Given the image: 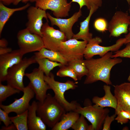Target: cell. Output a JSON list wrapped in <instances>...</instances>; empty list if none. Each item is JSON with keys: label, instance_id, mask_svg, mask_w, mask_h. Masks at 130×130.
<instances>
[{"label": "cell", "instance_id": "cell-24", "mask_svg": "<svg viewBox=\"0 0 130 130\" xmlns=\"http://www.w3.org/2000/svg\"><path fill=\"white\" fill-rule=\"evenodd\" d=\"M68 65L76 74L78 80H80L84 76H87L88 71L83 59L73 60L68 62Z\"/></svg>", "mask_w": 130, "mask_h": 130}, {"label": "cell", "instance_id": "cell-21", "mask_svg": "<svg viewBox=\"0 0 130 130\" xmlns=\"http://www.w3.org/2000/svg\"><path fill=\"white\" fill-rule=\"evenodd\" d=\"M80 117L79 114L74 111L67 112L60 120L52 128V130H67L71 127Z\"/></svg>", "mask_w": 130, "mask_h": 130}, {"label": "cell", "instance_id": "cell-38", "mask_svg": "<svg viewBox=\"0 0 130 130\" xmlns=\"http://www.w3.org/2000/svg\"><path fill=\"white\" fill-rule=\"evenodd\" d=\"M8 42L6 39L2 38L0 40V47H7Z\"/></svg>", "mask_w": 130, "mask_h": 130}, {"label": "cell", "instance_id": "cell-42", "mask_svg": "<svg viewBox=\"0 0 130 130\" xmlns=\"http://www.w3.org/2000/svg\"><path fill=\"white\" fill-rule=\"evenodd\" d=\"M128 4L130 5V0H126Z\"/></svg>", "mask_w": 130, "mask_h": 130}, {"label": "cell", "instance_id": "cell-43", "mask_svg": "<svg viewBox=\"0 0 130 130\" xmlns=\"http://www.w3.org/2000/svg\"><path fill=\"white\" fill-rule=\"evenodd\" d=\"M128 81L130 82V75L128 78Z\"/></svg>", "mask_w": 130, "mask_h": 130}, {"label": "cell", "instance_id": "cell-36", "mask_svg": "<svg viewBox=\"0 0 130 130\" xmlns=\"http://www.w3.org/2000/svg\"><path fill=\"white\" fill-rule=\"evenodd\" d=\"M12 51L11 48L9 47H0V55L6 54Z\"/></svg>", "mask_w": 130, "mask_h": 130}, {"label": "cell", "instance_id": "cell-41", "mask_svg": "<svg viewBox=\"0 0 130 130\" xmlns=\"http://www.w3.org/2000/svg\"><path fill=\"white\" fill-rule=\"evenodd\" d=\"M15 0H0L1 1L4 5H9L12 3L13 4Z\"/></svg>", "mask_w": 130, "mask_h": 130}, {"label": "cell", "instance_id": "cell-4", "mask_svg": "<svg viewBox=\"0 0 130 130\" xmlns=\"http://www.w3.org/2000/svg\"><path fill=\"white\" fill-rule=\"evenodd\" d=\"M34 55L29 58H25L18 63L9 68L8 71L6 81L7 84L23 92L25 87L23 78L27 68L33 64L36 63Z\"/></svg>", "mask_w": 130, "mask_h": 130}, {"label": "cell", "instance_id": "cell-26", "mask_svg": "<svg viewBox=\"0 0 130 130\" xmlns=\"http://www.w3.org/2000/svg\"><path fill=\"white\" fill-rule=\"evenodd\" d=\"M28 110L15 116L10 117L12 123L15 126L17 130H28L27 122Z\"/></svg>", "mask_w": 130, "mask_h": 130}, {"label": "cell", "instance_id": "cell-16", "mask_svg": "<svg viewBox=\"0 0 130 130\" xmlns=\"http://www.w3.org/2000/svg\"><path fill=\"white\" fill-rule=\"evenodd\" d=\"M114 87V95L117 101L115 113L117 115L121 110L130 112V83L125 82Z\"/></svg>", "mask_w": 130, "mask_h": 130}, {"label": "cell", "instance_id": "cell-9", "mask_svg": "<svg viewBox=\"0 0 130 130\" xmlns=\"http://www.w3.org/2000/svg\"><path fill=\"white\" fill-rule=\"evenodd\" d=\"M44 73L39 68H35L30 73L25 74L29 79V84L34 91L36 99L42 102L45 99L47 91L50 89L44 79Z\"/></svg>", "mask_w": 130, "mask_h": 130}, {"label": "cell", "instance_id": "cell-11", "mask_svg": "<svg viewBox=\"0 0 130 130\" xmlns=\"http://www.w3.org/2000/svg\"><path fill=\"white\" fill-rule=\"evenodd\" d=\"M130 25V15L128 12L116 11L108 24V30L110 36L117 37L128 32Z\"/></svg>", "mask_w": 130, "mask_h": 130}, {"label": "cell", "instance_id": "cell-23", "mask_svg": "<svg viewBox=\"0 0 130 130\" xmlns=\"http://www.w3.org/2000/svg\"><path fill=\"white\" fill-rule=\"evenodd\" d=\"M36 59L46 58L50 60L56 61L62 65H67L68 62L58 51L48 49L45 47L40 51L34 53Z\"/></svg>", "mask_w": 130, "mask_h": 130}, {"label": "cell", "instance_id": "cell-8", "mask_svg": "<svg viewBox=\"0 0 130 130\" xmlns=\"http://www.w3.org/2000/svg\"><path fill=\"white\" fill-rule=\"evenodd\" d=\"M88 42L73 38L61 41L58 52L68 62L75 59H83Z\"/></svg>", "mask_w": 130, "mask_h": 130}, {"label": "cell", "instance_id": "cell-19", "mask_svg": "<svg viewBox=\"0 0 130 130\" xmlns=\"http://www.w3.org/2000/svg\"><path fill=\"white\" fill-rule=\"evenodd\" d=\"M103 89L105 92L104 96L102 97L94 96L92 99L93 103L97 106L103 108L110 107L115 110L117 106V100L111 91L110 86L107 84L105 85Z\"/></svg>", "mask_w": 130, "mask_h": 130}, {"label": "cell", "instance_id": "cell-17", "mask_svg": "<svg viewBox=\"0 0 130 130\" xmlns=\"http://www.w3.org/2000/svg\"><path fill=\"white\" fill-rule=\"evenodd\" d=\"M23 55L19 49L0 55V82L6 81L8 69L20 62Z\"/></svg>", "mask_w": 130, "mask_h": 130}, {"label": "cell", "instance_id": "cell-39", "mask_svg": "<svg viewBox=\"0 0 130 130\" xmlns=\"http://www.w3.org/2000/svg\"><path fill=\"white\" fill-rule=\"evenodd\" d=\"M36 0H15L13 4L14 5H16L18 4L20 1H21L24 3H26L29 1L31 2H36Z\"/></svg>", "mask_w": 130, "mask_h": 130}, {"label": "cell", "instance_id": "cell-6", "mask_svg": "<svg viewBox=\"0 0 130 130\" xmlns=\"http://www.w3.org/2000/svg\"><path fill=\"white\" fill-rule=\"evenodd\" d=\"M75 111L83 115L90 122L93 130H99L102 129L104 119L110 110L107 108L94 105L90 104L82 107L79 104Z\"/></svg>", "mask_w": 130, "mask_h": 130}, {"label": "cell", "instance_id": "cell-7", "mask_svg": "<svg viewBox=\"0 0 130 130\" xmlns=\"http://www.w3.org/2000/svg\"><path fill=\"white\" fill-rule=\"evenodd\" d=\"M125 38L118 39L114 44L108 46H104L99 45L102 42V39L97 36L92 38L88 41L85 47L84 54V57L86 59L92 58L94 56L98 55L102 57L107 52H116L125 44Z\"/></svg>", "mask_w": 130, "mask_h": 130}, {"label": "cell", "instance_id": "cell-30", "mask_svg": "<svg viewBox=\"0 0 130 130\" xmlns=\"http://www.w3.org/2000/svg\"><path fill=\"white\" fill-rule=\"evenodd\" d=\"M77 3L79 5L80 9L84 6H86L89 10L93 6H96L99 7L102 5V0H72L71 2Z\"/></svg>", "mask_w": 130, "mask_h": 130}, {"label": "cell", "instance_id": "cell-40", "mask_svg": "<svg viewBox=\"0 0 130 130\" xmlns=\"http://www.w3.org/2000/svg\"><path fill=\"white\" fill-rule=\"evenodd\" d=\"M128 30V32L127 34L125 35L124 37L125 39V44L130 43V25L129 27Z\"/></svg>", "mask_w": 130, "mask_h": 130}, {"label": "cell", "instance_id": "cell-14", "mask_svg": "<svg viewBox=\"0 0 130 130\" xmlns=\"http://www.w3.org/2000/svg\"><path fill=\"white\" fill-rule=\"evenodd\" d=\"M27 12L28 20L26 24V28L31 33L42 37L41 29L43 24V19L44 18L48 21L46 11L32 6L28 7Z\"/></svg>", "mask_w": 130, "mask_h": 130}, {"label": "cell", "instance_id": "cell-1", "mask_svg": "<svg viewBox=\"0 0 130 130\" xmlns=\"http://www.w3.org/2000/svg\"><path fill=\"white\" fill-rule=\"evenodd\" d=\"M112 55V52H110L99 58H91L84 60L88 72L84 82V84L101 81L106 84H112L110 79L111 70L114 65L122 62L121 58H111Z\"/></svg>", "mask_w": 130, "mask_h": 130}, {"label": "cell", "instance_id": "cell-29", "mask_svg": "<svg viewBox=\"0 0 130 130\" xmlns=\"http://www.w3.org/2000/svg\"><path fill=\"white\" fill-rule=\"evenodd\" d=\"M84 117L81 115L71 128L74 130H93L92 126L89 125Z\"/></svg>", "mask_w": 130, "mask_h": 130}, {"label": "cell", "instance_id": "cell-2", "mask_svg": "<svg viewBox=\"0 0 130 130\" xmlns=\"http://www.w3.org/2000/svg\"><path fill=\"white\" fill-rule=\"evenodd\" d=\"M36 112L46 125L52 128L66 111L54 96L48 93L43 102H37Z\"/></svg>", "mask_w": 130, "mask_h": 130}, {"label": "cell", "instance_id": "cell-15", "mask_svg": "<svg viewBox=\"0 0 130 130\" xmlns=\"http://www.w3.org/2000/svg\"><path fill=\"white\" fill-rule=\"evenodd\" d=\"M48 18L52 26H58L60 30L65 34L67 40L72 38L74 34L72 31V27L75 23L77 22L82 15L81 9L75 13L71 17L67 19L55 18L48 12L46 13Z\"/></svg>", "mask_w": 130, "mask_h": 130}, {"label": "cell", "instance_id": "cell-10", "mask_svg": "<svg viewBox=\"0 0 130 130\" xmlns=\"http://www.w3.org/2000/svg\"><path fill=\"white\" fill-rule=\"evenodd\" d=\"M41 32L44 47L49 50L58 52L61 42L67 40L63 32L50 26L48 21L43 24Z\"/></svg>", "mask_w": 130, "mask_h": 130}, {"label": "cell", "instance_id": "cell-3", "mask_svg": "<svg viewBox=\"0 0 130 130\" xmlns=\"http://www.w3.org/2000/svg\"><path fill=\"white\" fill-rule=\"evenodd\" d=\"M44 79L50 89L54 92V98L66 112L75 111L79 104L76 101H73L71 102H68L65 99L64 94L66 91L74 89L78 87L77 84L78 82L70 80L64 83L57 81L54 79V75L51 72L48 75H44Z\"/></svg>", "mask_w": 130, "mask_h": 130}, {"label": "cell", "instance_id": "cell-22", "mask_svg": "<svg viewBox=\"0 0 130 130\" xmlns=\"http://www.w3.org/2000/svg\"><path fill=\"white\" fill-rule=\"evenodd\" d=\"M30 4L28 3L21 7L15 8H10L5 6L1 1L0 2V35L1 33L4 26L10 17L15 12L22 11L28 8Z\"/></svg>", "mask_w": 130, "mask_h": 130}, {"label": "cell", "instance_id": "cell-25", "mask_svg": "<svg viewBox=\"0 0 130 130\" xmlns=\"http://www.w3.org/2000/svg\"><path fill=\"white\" fill-rule=\"evenodd\" d=\"M37 63L39 65V68L42 70L45 74V75H49L51 71L54 68L60 67L62 65L60 63L56 61H52L46 58L36 59Z\"/></svg>", "mask_w": 130, "mask_h": 130}, {"label": "cell", "instance_id": "cell-13", "mask_svg": "<svg viewBox=\"0 0 130 130\" xmlns=\"http://www.w3.org/2000/svg\"><path fill=\"white\" fill-rule=\"evenodd\" d=\"M23 94L20 98L15 99L12 103L8 105L0 104V108L8 113L14 112L18 114L28 110L30 105L29 102L35 95V93L28 84L25 87L23 91Z\"/></svg>", "mask_w": 130, "mask_h": 130}, {"label": "cell", "instance_id": "cell-18", "mask_svg": "<svg viewBox=\"0 0 130 130\" xmlns=\"http://www.w3.org/2000/svg\"><path fill=\"white\" fill-rule=\"evenodd\" d=\"M37 102L33 101L28 110L27 122L29 130H46V125L37 114Z\"/></svg>", "mask_w": 130, "mask_h": 130}, {"label": "cell", "instance_id": "cell-5", "mask_svg": "<svg viewBox=\"0 0 130 130\" xmlns=\"http://www.w3.org/2000/svg\"><path fill=\"white\" fill-rule=\"evenodd\" d=\"M17 37L19 49L23 55L39 51L45 47L42 37L31 33L26 28L20 30Z\"/></svg>", "mask_w": 130, "mask_h": 130}, {"label": "cell", "instance_id": "cell-44", "mask_svg": "<svg viewBox=\"0 0 130 130\" xmlns=\"http://www.w3.org/2000/svg\"><path fill=\"white\" fill-rule=\"evenodd\" d=\"M129 120H130V118H129Z\"/></svg>", "mask_w": 130, "mask_h": 130}, {"label": "cell", "instance_id": "cell-31", "mask_svg": "<svg viewBox=\"0 0 130 130\" xmlns=\"http://www.w3.org/2000/svg\"><path fill=\"white\" fill-rule=\"evenodd\" d=\"M108 24L106 20L103 18L96 19L94 23L95 28L98 31L104 32L108 30Z\"/></svg>", "mask_w": 130, "mask_h": 130}, {"label": "cell", "instance_id": "cell-12", "mask_svg": "<svg viewBox=\"0 0 130 130\" xmlns=\"http://www.w3.org/2000/svg\"><path fill=\"white\" fill-rule=\"evenodd\" d=\"M36 7L46 10H51L57 18L65 17L69 15L71 3L67 0H37Z\"/></svg>", "mask_w": 130, "mask_h": 130}, {"label": "cell", "instance_id": "cell-35", "mask_svg": "<svg viewBox=\"0 0 130 130\" xmlns=\"http://www.w3.org/2000/svg\"><path fill=\"white\" fill-rule=\"evenodd\" d=\"M8 114L4 110L0 108V120L6 126H7L12 123L10 117L8 115Z\"/></svg>", "mask_w": 130, "mask_h": 130}, {"label": "cell", "instance_id": "cell-34", "mask_svg": "<svg viewBox=\"0 0 130 130\" xmlns=\"http://www.w3.org/2000/svg\"><path fill=\"white\" fill-rule=\"evenodd\" d=\"M117 115L115 113L109 116L108 115L105 117L103 123L102 130H110V125L112 122L115 120Z\"/></svg>", "mask_w": 130, "mask_h": 130}, {"label": "cell", "instance_id": "cell-20", "mask_svg": "<svg viewBox=\"0 0 130 130\" xmlns=\"http://www.w3.org/2000/svg\"><path fill=\"white\" fill-rule=\"evenodd\" d=\"M99 8L96 6L91 7L88 16L83 21L80 23L79 32L76 34H74L72 38L77 40L81 39L88 42L92 38V34L89 31V23L92 15Z\"/></svg>", "mask_w": 130, "mask_h": 130}, {"label": "cell", "instance_id": "cell-27", "mask_svg": "<svg viewBox=\"0 0 130 130\" xmlns=\"http://www.w3.org/2000/svg\"><path fill=\"white\" fill-rule=\"evenodd\" d=\"M21 91L9 85H4L0 82V104L8 97L16 93H19Z\"/></svg>", "mask_w": 130, "mask_h": 130}, {"label": "cell", "instance_id": "cell-32", "mask_svg": "<svg viewBox=\"0 0 130 130\" xmlns=\"http://www.w3.org/2000/svg\"><path fill=\"white\" fill-rule=\"evenodd\" d=\"M117 115L115 120L118 123L123 124L128 122L130 117V112L126 110H121L118 112Z\"/></svg>", "mask_w": 130, "mask_h": 130}, {"label": "cell", "instance_id": "cell-37", "mask_svg": "<svg viewBox=\"0 0 130 130\" xmlns=\"http://www.w3.org/2000/svg\"><path fill=\"white\" fill-rule=\"evenodd\" d=\"M0 130H17L15 125L12 123L7 126H5L2 127Z\"/></svg>", "mask_w": 130, "mask_h": 130}, {"label": "cell", "instance_id": "cell-28", "mask_svg": "<svg viewBox=\"0 0 130 130\" xmlns=\"http://www.w3.org/2000/svg\"><path fill=\"white\" fill-rule=\"evenodd\" d=\"M56 73L57 75L61 77H68L75 81L78 80L77 75L74 71L67 65H62Z\"/></svg>", "mask_w": 130, "mask_h": 130}, {"label": "cell", "instance_id": "cell-33", "mask_svg": "<svg viewBox=\"0 0 130 130\" xmlns=\"http://www.w3.org/2000/svg\"><path fill=\"white\" fill-rule=\"evenodd\" d=\"M114 53V54L112 55L111 58L121 57L130 58V43L127 44L126 46L123 49L118 50Z\"/></svg>", "mask_w": 130, "mask_h": 130}]
</instances>
